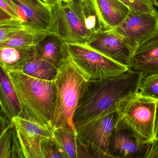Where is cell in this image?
<instances>
[{
  "label": "cell",
  "mask_w": 158,
  "mask_h": 158,
  "mask_svg": "<svg viewBox=\"0 0 158 158\" xmlns=\"http://www.w3.org/2000/svg\"><path fill=\"white\" fill-rule=\"evenodd\" d=\"M36 58L58 67L62 59L67 53L65 42L51 32L35 47Z\"/></svg>",
  "instance_id": "obj_17"
},
{
  "label": "cell",
  "mask_w": 158,
  "mask_h": 158,
  "mask_svg": "<svg viewBox=\"0 0 158 158\" xmlns=\"http://www.w3.org/2000/svg\"><path fill=\"white\" fill-rule=\"evenodd\" d=\"M68 55L90 80L119 75L129 70L87 44L65 43Z\"/></svg>",
  "instance_id": "obj_5"
},
{
  "label": "cell",
  "mask_w": 158,
  "mask_h": 158,
  "mask_svg": "<svg viewBox=\"0 0 158 158\" xmlns=\"http://www.w3.org/2000/svg\"><path fill=\"white\" fill-rule=\"evenodd\" d=\"M153 4L158 8V0H152Z\"/></svg>",
  "instance_id": "obj_33"
},
{
  "label": "cell",
  "mask_w": 158,
  "mask_h": 158,
  "mask_svg": "<svg viewBox=\"0 0 158 158\" xmlns=\"http://www.w3.org/2000/svg\"><path fill=\"white\" fill-rule=\"evenodd\" d=\"M139 92L158 100V74L145 75L139 85Z\"/></svg>",
  "instance_id": "obj_24"
},
{
  "label": "cell",
  "mask_w": 158,
  "mask_h": 158,
  "mask_svg": "<svg viewBox=\"0 0 158 158\" xmlns=\"http://www.w3.org/2000/svg\"><path fill=\"white\" fill-rule=\"evenodd\" d=\"M63 1L66 2H71L74 1L82 2L83 1V0H63Z\"/></svg>",
  "instance_id": "obj_32"
},
{
  "label": "cell",
  "mask_w": 158,
  "mask_h": 158,
  "mask_svg": "<svg viewBox=\"0 0 158 158\" xmlns=\"http://www.w3.org/2000/svg\"><path fill=\"white\" fill-rule=\"evenodd\" d=\"M150 144L140 143L119 119L110 138L108 153L110 158H147Z\"/></svg>",
  "instance_id": "obj_11"
},
{
  "label": "cell",
  "mask_w": 158,
  "mask_h": 158,
  "mask_svg": "<svg viewBox=\"0 0 158 158\" xmlns=\"http://www.w3.org/2000/svg\"><path fill=\"white\" fill-rule=\"evenodd\" d=\"M158 59V33L139 46L130 61V65Z\"/></svg>",
  "instance_id": "obj_22"
},
{
  "label": "cell",
  "mask_w": 158,
  "mask_h": 158,
  "mask_svg": "<svg viewBox=\"0 0 158 158\" xmlns=\"http://www.w3.org/2000/svg\"><path fill=\"white\" fill-rule=\"evenodd\" d=\"M86 44L108 58L128 68L136 50L114 29L103 30L91 34Z\"/></svg>",
  "instance_id": "obj_9"
},
{
  "label": "cell",
  "mask_w": 158,
  "mask_h": 158,
  "mask_svg": "<svg viewBox=\"0 0 158 158\" xmlns=\"http://www.w3.org/2000/svg\"><path fill=\"white\" fill-rule=\"evenodd\" d=\"M8 74L21 103L22 116L51 126L56 100L54 81L39 79L23 72Z\"/></svg>",
  "instance_id": "obj_3"
},
{
  "label": "cell",
  "mask_w": 158,
  "mask_h": 158,
  "mask_svg": "<svg viewBox=\"0 0 158 158\" xmlns=\"http://www.w3.org/2000/svg\"><path fill=\"white\" fill-rule=\"evenodd\" d=\"M76 2L81 19L86 28L91 34L105 30L94 0H83Z\"/></svg>",
  "instance_id": "obj_20"
},
{
  "label": "cell",
  "mask_w": 158,
  "mask_h": 158,
  "mask_svg": "<svg viewBox=\"0 0 158 158\" xmlns=\"http://www.w3.org/2000/svg\"><path fill=\"white\" fill-rule=\"evenodd\" d=\"M23 72L39 79L54 81L57 74V67L43 60L36 58L27 64Z\"/></svg>",
  "instance_id": "obj_21"
},
{
  "label": "cell",
  "mask_w": 158,
  "mask_h": 158,
  "mask_svg": "<svg viewBox=\"0 0 158 158\" xmlns=\"http://www.w3.org/2000/svg\"><path fill=\"white\" fill-rule=\"evenodd\" d=\"M12 122L17 129L25 158H42L41 141L53 138L54 129L22 116L15 117Z\"/></svg>",
  "instance_id": "obj_10"
},
{
  "label": "cell",
  "mask_w": 158,
  "mask_h": 158,
  "mask_svg": "<svg viewBox=\"0 0 158 158\" xmlns=\"http://www.w3.org/2000/svg\"><path fill=\"white\" fill-rule=\"evenodd\" d=\"M53 138L66 158H92L87 148L77 135L64 127L54 128Z\"/></svg>",
  "instance_id": "obj_16"
},
{
  "label": "cell",
  "mask_w": 158,
  "mask_h": 158,
  "mask_svg": "<svg viewBox=\"0 0 158 158\" xmlns=\"http://www.w3.org/2000/svg\"><path fill=\"white\" fill-rule=\"evenodd\" d=\"M42 158H66L54 138H47L41 142Z\"/></svg>",
  "instance_id": "obj_25"
},
{
  "label": "cell",
  "mask_w": 158,
  "mask_h": 158,
  "mask_svg": "<svg viewBox=\"0 0 158 158\" xmlns=\"http://www.w3.org/2000/svg\"><path fill=\"white\" fill-rule=\"evenodd\" d=\"M147 158H158V136L150 145Z\"/></svg>",
  "instance_id": "obj_29"
},
{
  "label": "cell",
  "mask_w": 158,
  "mask_h": 158,
  "mask_svg": "<svg viewBox=\"0 0 158 158\" xmlns=\"http://www.w3.org/2000/svg\"><path fill=\"white\" fill-rule=\"evenodd\" d=\"M130 10L137 11L153 12L156 10L152 0H120Z\"/></svg>",
  "instance_id": "obj_26"
},
{
  "label": "cell",
  "mask_w": 158,
  "mask_h": 158,
  "mask_svg": "<svg viewBox=\"0 0 158 158\" xmlns=\"http://www.w3.org/2000/svg\"><path fill=\"white\" fill-rule=\"evenodd\" d=\"M51 32L25 27L9 39L0 43V47H35Z\"/></svg>",
  "instance_id": "obj_19"
},
{
  "label": "cell",
  "mask_w": 158,
  "mask_h": 158,
  "mask_svg": "<svg viewBox=\"0 0 158 158\" xmlns=\"http://www.w3.org/2000/svg\"><path fill=\"white\" fill-rule=\"evenodd\" d=\"M129 69L139 71L146 75L158 74V59L147 62L132 64L129 66Z\"/></svg>",
  "instance_id": "obj_27"
},
{
  "label": "cell",
  "mask_w": 158,
  "mask_h": 158,
  "mask_svg": "<svg viewBox=\"0 0 158 158\" xmlns=\"http://www.w3.org/2000/svg\"><path fill=\"white\" fill-rule=\"evenodd\" d=\"M89 80L67 53L59 63L54 80L56 104L50 124L53 129L64 127L77 134L74 115Z\"/></svg>",
  "instance_id": "obj_2"
},
{
  "label": "cell",
  "mask_w": 158,
  "mask_h": 158,
  "mask_svg": "<svg viewBox=\"0 0 158 158\" xmlns=\"http://www.w3.org/2000/svg\"><path fill=\"white\" fill-rule=\"evenodd\" d=\"M0 158H25L17 129L13 123L1 132Z\"/></svg>",
  "instance_id": "obj_18"
},
{
  "label": "cell",
  "mask_w": 158,
  "mask_h": 158,
  "mask_svg": "<svg viewBox=\"0 0 158 158\" xmlns=\"http://www.w3.org/2000/svg\"><path fill=\"white\" fill-rule=\"evenodd\" d=\"M51 32L65 43L86 44L91 34L81 19L76 1L62 0L52 8Z\"/></svg>",
  "instance_id": "obj_6"
},
{
  "label": "cell",
  "mask_w": 158,
  "mask_h": 158,
  "mask_svg": "<svg viewBox=\"0 0 158 158\" xmlns=\"http://www.w3.org/2000/svg\"><path fill=\"white\" fill-rule=\"evenodd\" d=\"M155 134H156V137L158 136V101L157 103V119H156V129H155Z\"/></svg>",
  "instance_id": "obj_31"
},
{
  "label": "cell",
  "mask_w": 158,
  "mask_h": 158,
  "mask_svg": "<svg viewBox=\"0 0 158 158\" xmlns=\"http://www.w3.org/2000/svg\"><path fill=\"white\" fill-rule=\"evenodd\" d=\"M24 28L23 22L17 18L0 21V43L9 39Z\"/></svg>",
  "instance_id": "obj_23"
},
{
  "label": "cell",
  "mask_w": 158,
  "mask_h": 158,
  "mask_svg": "<svg viewBox=\"0 0 158 158\" xmlns=\"http://www.w3.org/2000/svg\"><path fill=\"white\" fill-rule=\"evenodd\" d=\"M19 20L25 27L50 31L52 22V8L40 0H11Z\"/></svg>",
  "instance_id": "obj_12"
},
{
  "label": "cell",
  "mask_w": 158,
  "mask_h": 158,
  "mask_svg": "<svg viewBox=\"0 0 158 158\" xmlns=\"http://www.w3.org/2000/svg\"><path fill=\"white\" fill-rule=\"evenodd\" d=\"M35 57V47H0L1 67L8 73L23 72Z\"/></svg>",
  "instance_id": "obj_13"
},
{
  "label": "cell",
  "mask_w": 158,
  "mask_h": 158,
  "mask_svg": "<svg viewBox=\"0 0 158 158\" xmlns=\"http://www.w3.org/2000/svg\"><path fill=\"white\" fill-rule=\"evenodd\" d=\"M158 100L137 92L118 105L119 119L135 134L142 144H150L156 138Z\"/></svg>",
  "instance_id": "obj_4"
},
{
  "label": "cell",
  "mask_w": 158,
  "mask_h": 158,
  "mask_svg": "<svg viewBox=\"0 0 158 158\" xmlns=\"http://www.w3.org/2000/svg\"><path fill=\"white\" fill-rule=\"evenodd\" d=\"M0 104L1 114L10 121L22 116L23 111L17 93L9 76L2 67L0 72Z\"/></svg>",
  "instance_id": "obj_14"
},
{
  "label": "cell",
  "mask_w": 158,
  "mask_h": 158,
  "mask_svg": "<svg viewBox=\"0 0 158 158\" xmlns=\"http://www.w3.org/2000/svg\"><path fill=\"white\" fill-rule=\"evenodd\" d=\"M117 112L111 113L77 127V135L92 158H110V138L119 122Z\"/></svg>",
  "instance_id": "obj_7"
},
{
  "label": "cell",
  "mask_w": 158,
  "mask_h": 158,
  "mask_svg": "<svg viewBox=\"0 0 158 158\" xmlns=\"http://www.w3.org/2000/svg\"><path fill=\"white\" fill-rule=\"evenodd\" d=\"M114 29L136 49L158 33V12L130 10L123 22Z\"/></svg>",
  "instance_id": "obj_8"
},
{
  "label": "cell",
  "mask_w": 158,
  "mask_h": 158,
  "mask_svg": "<svg viewBox=\"0 0 158 158\" xmlns=\"http://www.w3.org/2000/svg\"><path fill=\"white\" fill-rule=\"evenodd\" d=\"M0 9L6 12L12 17L19 19L15 8L11 0H0Z\"/></svg>",
  "instance_id": "obj_28"
},
{
  "label": "cell",
  "mask_w": 158,
  "mask_h": 158,
  "mask_svg": "<svg viewBox=\"0 0 158 158\" xmlns=\"http://www.w3.org/2000/svg\"><path fill=\"white\" fill-rule=\"evenodd\" d=\"M40 1L47 6L52 8L53 6L57 5L62 0H40Z\"/></svg>",
  "instance_id": "obj_30"
},
{
  "label": "cell",
  "mask_w": 158,
  "mask_h": 158,
  "mask_svg": "<svg viewBox=\"0 0 158 158\" xmlns=\"http://www.w3.org/2000/svg\"><path fill=\"white\" fill-rule=\"evenodd\" d=\"M105 30L115 29L126 19L130 9L120 0H94Z\"/></svg>",
  "instance_id": "obj_15"
},
{
  "label": "cell",
  "mask_w": 158,
  "mask_h": 158,
  "mask_svg": "<svg viewBox=\"0 0 158 158\" xmlns=\"http://www.w3.org/2000/svg\"><path fill=\"white\" fill-rule=\"evenodd\" d=\"M145 75L139 71L129 69L119 75L89 80L74 115L76 127L117 111L122 102L138 92Z\"/></svg>",
  "instance_id": "obj_1"
}]
</instances>
